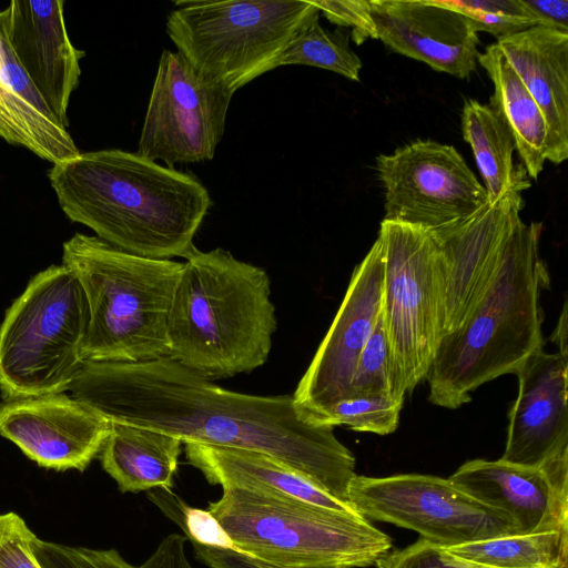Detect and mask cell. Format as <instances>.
<instances>
[{"label": "cell", "instance_id": "32", "mask_svg": "<svg viewBox=\"0 0 568 568\" xmlns=\"http://www.w3.org/2000/svg\"><path fill=\"white\" fill-rule=\"evenodd\" d=\"M36 537L17 513L0 514V568H41L32 548Z\"/></svg>", "mask_w": 568, "mask_h": 568}, {"label": "cell", "instance_id": "25", "mask_svg": "<svg viewBox=\"0 0 568 568\" xmlns=\"http://www.w3.org/2000/svg\"><path fill=\"white\" fill-rule=\"evenodd\" d=\"M442 548L464 568H568V529L509 534Z\"/></svg>", "mask_w": 568, "mask_h": 568}, {"label": "cell", "instance_id": "34", "mask_svg": "<svg viewBox=\"0 0 568 568\" xmlns=\"http://www.w3.org/2000/svg\"><path fill=\"white\" fill-rule=\"evenodd\" d=\"M377 568H464L450 559L443 548L419 537L414 544L388 551Z\"/></svg>", "mask_w": 568, "mask_h": 568}, {"label": "cell", "instance_id": "38", "mask_svg": "<svg viewBox=\"0 0 568 568\" xmlns=\"http://www.w3.org/2000/svg\"><path fill=\"white\" fill-rule=\"evenodd\" d=\"M567 300L564 302L558 323L550 336V341L557 346L558 354L568 358L567 325H568Z\"/></svg>", "mask_w": 568, "mask_h": 568}, {"label": "cell", "instance_id": "35", "mask_svg": "<svg viewBox=\"0 0 568 568\" xmlns=\"http://www.w3.org/2000/svg\"><path fill=\"white\" fill-rule=\"evenodd\" d=\"M186 537L170 534L138 568H193L185 554Z\"/></svg>", "mask_w": 568, "mask_h": 568}, {"label": "cell", "instance_id": "31", "mask_svg": "<svg viewBox=\"0 0 568 568\" xmlns=\"http://www.w3.org/2000/svg\"><path fill=\"white\" fill-rule=\"evenodd\" d=\"M41 568H138L115 549H92L40 539L32 541Z\"/></svg>", "mask_w": 568, "mask_h": 568}, {"label": "cell", "instance_id": "11", "mask_svg": "<svg viewBox=\"0 0 568 568\" xmlns=\"http://www.w3.org/2000/svg\"><path fill=\"white\" fill-rule=\"evenodd\" d=\"M233 94L202 75L178 51L164 50L136 153L169 168L212 160Z\"/></svg>", "mask_w": 568, "mask_h": 568}, {"label": "cell", "instance_id": "21", "mask_svg": "<svg viewBox=\"0 0 568 568\" xmlns=\"http://www.w3.org/2000/svg\"><path fill=\"white\" fill-rule=\"evenodd\" d=\"M184 452L189 464L212 485L274 494L332 510L357 513L349 503L337 499L267 455L196 443H185Z\"/></svg>", "mask_w": 568, "mask_h": 568}, {"label": "cell", "instance_id": "16", "mask_svg": "<svg viewBox=\"0 0 568 568\" xmlns=\"http://www.w3.org/2000/svg\"><path fill=\"white\" fill-rule=\"evenodd\" d=\"M481 504L506 514L516 534L568 529V449L537 467L473 459L448 477Z\"/></svg>", "mask_w": 568, "mask_h": 568}, {"label": "cell", "instance_id": "8", "mask_svg": "<svg viewBox=\"0 0 568 568\" xmlns=\"http://www.w3.org/2000/svg\"><path fill=\"white\" fill-rule=\"evenodd\" d=\"M166 33L205 78L236 90L275 69L294 34L320 16L313 0L176 1Z\"/></svg>", "mask_w": 568, "mask_h": 568}, {"label": "cell", "instance_id": "37", "mask_svg": "<svg viewBox=\"0 0 568 568\" xmlns=\"http://www.w3.org/2000/svg\"><path fill=\"white\" fill-rule=\"evenodd\" d=\"M0 136L11 144L24 146V141L10 113L0 102Z\"/></svg>", "mask_w": 568, "mask_h": 568}, {"label": "cell", "instance_id": "26", "mask_svg": "<svg viewBox=\"0 0 568 568\" xmlns=\"http://www.w3.org/2000/svg\"><path fill=\"white\" fill-rule=\"evenodd\" d=\"M322 68L358 81L362 61L348 44V31H328L320 24V16L306 22L292 38L275 63Z\"/></svg>", "mask_w": 568, "mask_h": 568}, {"label": "cell", "instance_id": "6", "mask_svg": "<svg viewBox=\"0 0 568 568\" xmlns=\"http://www.w3.org/2000/svg\"><path fill=\"white\" fill-rule=\"evenodd\" d=\"M209 510L235 550L292 568H366L393 547L392 538L357 513L285 496L224 487Z\"/></svg>", "mask_w": 568, "mask_h": 568}, {"label": "cell", "instance_id": "36", "mask_svg": "<svg viewBox=\"0 0 568 568\" xmlns=\"http://www.w3.org/2000/svg\"><path fill=\"white\" fill-rule=\"evenodd\" d=\"M537 26L568 32L567 0H521Z\"/></svg>", "mask_w": 568, "mask_h": 568}, {"label": "cell", "instance_id": "29", "mask_svg": "<svg viewBox=\"0 0 568 568\" xmlns=\"http://www.w3.org/2000/svg\"><path fill=\"white\" fill-rule=\"evenodd\" d=\"M149 499L175 525L191 544L235 550V546L220 521L209 509L189 506L171 489L149 490Z\"/></svg>", "mask_w": 568, "mask_h": 568}, {"label": "cell", "instance_id": "4", "mask_svg": "<svg viewBox=\"0 0 568 568\" xmlns=\"http://www.w3.org/2000/svg\"><path fill=\"white\" fill-rule=\"evenodd\" d=\"M168 321V357L204 378L250 373L276 331L271 280L231 252L194 247L184 258Z\"/></svg>", "mask_w": 568, "mask_h": 568}, {"label": "cell", "instance_id": "14", "mask_svg": "<svg viewBox=\"0 0 568 568\" xmlns=\"http://www.w3.org/2000/svg\"><path fill=\"white\" fill-rule=\"evenodd\" d=\"M520 193L508 192L470 217L430 232L443 261L444 336L465 322L491 285L521 219Z\"/></svg>", "mask_w": 568, "mask_h": 568}, {"label": "cell", "instance_id": "17", "mask_svg": "<svg viewBox=\"0 0 568 568\" xmlns=\"http://www.w3.org/2000/svg\"><path fill=\"white\" fill-rule=\"evenodd\" d=\"M63 0H13L0 11V34L57 120L68 126L84 51L67 32Z\"/></svg>", "mask_w": 568, "mask_h": 568}, {"label": "cell", "instance_id": "15", "mask_svg": "<svg viewBox=\"0 0 568 568\" xmlns=\"http://www.w3.org/2000/svg\"><path fill=\"white\" fill-rule=\"evenodd\" d=\"M111 422L65 393L7 399L0 435L39 466L84 470L100 454Z\"/></svg>", "mask_w": 568, "mask_h": 568}, {"label": "cell", "instance_id": "27", "mask_svg": "<svg viewBox=\"0 0 568 568\" xmlns=\"http://www.w3.org/2000/svg\"><path fill=\"white\" fill-rule=\"evenodd\" d=\"M404 397L390 394L357 395L336 403L323 424L355 432L388 435L396 430Z\"/></svg>", "mask_w": 568, "mask_h": 568}, {"label": "cell", "instance_id": "5", "mask_svg": "<svg viewBox=\"0 0 568 568\" xmlns=\"http://www.w3.org/2000/svg\"><path fill=\"white\" fill-rule=\"evenodd\" d=\"M62 264L87 297L83 362L139 363L169 355L168 321L183 263L75 233L63 243Z\"/></svg>", "mask_w": 568, "mask_h": 568}, {"label": "cell", "instance_id": "33", "mask_svg": "<svg viewBox=\"0 0 568 568\" xmlns=\"http://www.w3.org/2000/svg\"><path fill=\"white\" fill-rule=\"evenodd\" d=\"M313 2L329 22L342 28H352V38L357 44L368 38L377 39L369 0H313Z\"/></svg>", "mask_w": 568, "mask_h": 568}, {"label": "cell", "instance_id": "23", "mask_svg": "<svg viewBox=\"0 0 568 568\" xmlns=\"http://www.w3.org/2000/svg\"><path fill=\"white\" fill-rule=\"evenodd\" d=\"M477 62L494 84L489 105L509 128L527 174L537 180L547 160L548 130L542 112L496 43L478 53Z\"/></svg>", "mask_w": 568, "mask_h": 568}, {"label": "cell", "instance_id": "20", "mask_svg": "<svg viewBox=\"0 0 568 568\" xmlns=\"http://www.w3.org/2000/svg\"><path fill=\"white\" fill-rule=\"evenodd\" d=\"M496 44L544 114L546 159L562 163L568 158V32L535 26Z\"/></svg>", "mask_w": 568, "mask_h": 568}, {"label": "cell", "instance_id": "9", "mask_svg": "<svg viewBox=\"0 0 568 568\" xmlns=\"http://www.w3.org/2000/svg\"><path fill=\"white\" fill-rule=\"evenodd\" d=\"M384 255L381 314L402 394L426 378L444 336L443 261L430 234L383 220Z\"/></svg>", "mask_w": 568, "mask_h": 568}, {"label": "cell", "instance_id": "19", "mask_svg": "<svg viewBox=\"0 0 568 568\" xmlns=\"http://www.w3.org/2000/svg\"><path fill=\"white\" fill-rule=\"evenodd\" d=\"M567 373L568 358L544 348L519 367L500 459L537 467L568 449Z\"/></svg>", "mask_w": 568, "mask_h": 568}, {"label": "cell", "instance_id": "24", "mask_svg": "<svg viewBox=\"0 0 568 568\" xmlns=\"http://www.w3.org/2000/svg\"><path fill=\"white\" fill-rule=\"evenodd\" d=\"M462 131L473 150L489 205L508 192H521L530 186L524 166L514 164V136L495 109L466 99L462 110Z\"/></svg>", "mask_w": 568, "mask_h": 568}, {"label": "cell", "instance_id": "10", "mask_svg": "<svg viewBox=\"0 0 568 568\" xmlns=\"http://www.w3.org/2000/svg\"><path fill=\"white\" fill-rule=\"evenodd\" d=\"M347 500L367 520L413 530L440 547L516 534L506 514L470 497L448 478L433 475H356Z\"/></svg>", "mask_w": 568, "mask_h": 568}, {"label": "cell", "instance_id": "7", "mask_svg": "<svg viewBox=\"0 0 568 568\" xmlns=\"http://www.w3.org/2000/svg\"><path fill=\"white\" fill-rule=\"evenodd\" d=\"M84 291L65 265L31 278L0 325V390L7 399L65 393L82 365Z\"/></svg>", "mask_w": 568, "mask_h": 568}, {"label": "cell", "instance_id": "28", "mask_svg": "<svg viewBox=\"0 0 568 568\" xmlns=\"http://www.w3.org/2000/svg\"><path fill=\"white\" fill-rule=\"evenodd\" d=\"M372 394H390L405 398L397 386L382 314L358 357L349 397Z\"/></svg>", "mask_w": 568, "mask_h": 568}, {"label": "cell", "instance_id": "13", "mask_svg": "<svg viewBox=\"0 0 568 568\" xmlns=\"http://www.w3.org/2000/svg\"><path fill=\"white\" fill-rule=\"evenodd\" d=\"M383 277V247L376 239L354 268L335 318L292 395L314 424L324 425L328 410L349 397L358 357L381 314Z\"/></svg>", "mask_w": 568, "mask_h": 568}, {"label": "cell", "instance_id": "12", "mask_svg": "<svg viewBox=\"0 0 568 568\" xmlns=\"http://www.w3.org/2000/svg\"><path fill=\"white\" fill-rule=\"evenodd\" d=\"M376 171L385 221L434 232L488 204L485 187L453 145L417 140L378 155Z\"/></svg>", "mask_w": 568, "mask_h": 568}, {"label": "cell", "instance_id": "2", "mask_svg": "<svg viewBox=\"0 0 568 568\" xmlns=\"http://www.w3.org/2000/svg\"><path fill=\"white\" fill-rule=\"evenodd\" d=\"M64 214L125 252L185 258L211 204L193 174L119 149L79 153L48 173Z\"/></svg>", "mask_w": 568, "mask_h": 568}, {"label": "cell", "instance_id": "22", "mask_svg": "<svg viewBox=\"0 0 568 568\" xmlns=\"http://www.w3.org/2000/svg\"><path fill=\"white\" fill-rule=\"evenodd\" d=\"M182 444L158 430L111 423L100 452L101 465L122 493L171 489Z\"/></svg>", "mask_w": 568, "mask_h": 568}, {"label": "cell", "instance_id": "3", "mask_svg": "<svg viewBox=\"0 0 568 568\" xmlns=\"http://www.w3.org/2000/svg\"><path fill=\"white\" fill-rule=\"evenodd\" d=\"M541 229L539 222L518 221L491 285L465 322L442 338L426 375L432 404L458 408L473 390L516 374L544 348L540 297L549 274L539 254Z\"/></svg>", "mask_w": 568, "mask_h": 568}, {"label": "cell", "instance_id": "30", "mask_svg": "<svg viewBox=\"0 0 568 568\" xmlns=\"http://www.w3.org/2000/svg\"><path fill=\"white\" fill-rule=\"evenodd\" d=\"M463 13L478 33L488 32L497 40L537 26L521 0H439Z\"/></svg>", "mask_w": 568, "mask_h": 568}, {"label": "cell", "instance_id": "18", "mask_svg": "<svg viewBox=\"0 0 568 568\" xmlns=\"http://www.w3.org/2000/svg\"><path fill=\"white\" fill-rule=\"evenodd\" d=\"M377 39L390 51L467 79L479 38L470 21L439 0H369Z\"/></svg>", "mask_w": 568, "mask_h": 568}, {"label": "cell", "instance_id": "1", "mask_svg": "<svg viewBox=\"0 0 568 568\" xmlns=\"http://www.w3.org/2000/svg\"><path fill=\"white\" fill-rule=\"evenodd\" d=\"M69 390L111 423L158 430L183 444L267 455L348 503L355 457L334 427L306 419L292 395L224 389L168 356L84 362Z\"/></svg>", "mask_w": 568, "mask_h": 568}]
</instances>
